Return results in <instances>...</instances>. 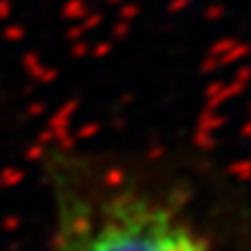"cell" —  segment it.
<instances>
[{
  "mask_svg": "<svg viewBox=\"0 0 251 251\" xmlns=\"http://www.w3.org/2000/svg\"><path fill=\"white\" fill-rule=\"evenodd\" d=\"M47 175L49 251H224L179 188L137 168L61 153Z\"/></svg>",
  "mask_w": 251,
  "mask_h": 251,
  "instance_id": "6da1fadb",
  "label": "cell"
}]
</instances>
